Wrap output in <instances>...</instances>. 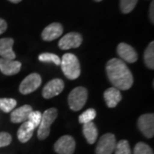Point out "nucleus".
Returning a JSON list of instances; mask_svg holds the SVG:
<instances>
[{
  "label": "nucleus",
  "instance_id": "1a4fd4ad",
  "mask_svg": "<svg viewBox=\"0 0 154 154\" xmlns=\"http://www.w3.org/2000/svg\"><path fill=\"white\" fill-rule=\"evenodd\" d=\"M64 88V82L61 79H53L50 81L43 88L42 95L45 99H51L55 96H57L63 92Z\"/></svg>",
  "mask_w": 154,
  "mask_h": 154
},
{
  "label": "nucleus",
  "instance_id": "f257e3e1",
  "mask_svg": "<svg viewBox=\"0 0 154 154\" xmlns=\"http://www.w3.org/2000/svg\"><path fill=\"white\" fill-rule=\"evenodd\" d=\"M106 73L114 88L118 90H128L132 87L134 78L124 61L112 58L106 64Z\"/></svg>",
  "mask_w": 154,
  "mask_h": 154
},
{
  "label": "nucleus",
  "instance_id": "aec40b11",
  "mask_svg": "<svg viewBox=\"0 0 154 154\" xmlns=\"http://www.w3.org/2000/svg\"><path fill=\"white\" fill-rule=\"evenodd\" d=\"M17 100L14 99H9V98L0 99V110H2L5 113L11 112L17 106Z\"/></svg>",
  "mask_w": 154,
  "mask_h": 154
},
{
  "label": "nucleus",
  "instance_id": "7c9ffc66",
  "mask_svg": "<svg viewBox=\"0 0 154 154\" xmlns=\"http://www.w3.org/2000/svg\"><path fill=\"white\" fill-rule=\"evenodd\" d=\"M94 1H96V2H100V1H102V0H94Z\"/></svg>",
  "mask_w": 154,
  "mask_h": 154
},
{
  "label": "nucleus",
  "instance_id": "f3484780",
  "mask_svg": "<svg viewBox=\"0 0 154 154\" xmlns=\"http://www.w3.org/2000/svg\"><path fill=\"white\" fill-rule=\"evenodd\" d=\"M34 128L33 125L28 122V121L22 122L21 127L19 128L18 131H17V137L18 140L22 142V143H26L33 136V131H34Z\"/></svg>",
  "mask_w": 154,
  "mask_h": 154
},
{
  "label": "nucleus",
  "instance_id": "dca6fc26",
  "mask_svg": "<svg viewBox=\"0 0 154 154\" xmlns=\"http://www.w3.org/2000/svg\"><path fill=\"white\" fill-rule=\"evenodd\" d=\"M105 103L108 107L114 108L119 104L122 99V94L120 90L116 88H110L106 89L104 93Z\"/></svg>",
  "mask_w": 154,
  "mask_h": 154
},
{
  "label": "nucleus",
  "instance_id": "a878e982",
  "mask_svg": "<svg viewBox=\"0 0 154 154\" xmlns=\"http://www.w3.org/2000/svg\"><path fill=\"white\" fill-rule=\"evenodd\" d=\"M134 154H153V151L147 144L139 142L134 146Z\"/></svg>",
  "mask_w": 154,
  "mask_h": 154
},
{
  "label": "nucleus",
  "instance_id": "393cba45",
  "mask_svg": "<svg viewBox=\"0 0 154 154\" xmlns=\"http://www.w3.org/2000/svg\"><path fill=\"white\" fill-rule=\"evenodd\" d=\"M41 116H42V114H41L40 111H38V110H33L28 116V122H30L33 125V128L36 129L38 127V125H39V123H40Z\"/></svg>",
  "mask_w": 154,
  "mask_h": 154
},
{
  "label": "nucleus",
  "instance_id": "0eeeda50",
  "mask_svg": "<svg viewBox=\"0 0 154 154\" xmlns=\"http://www.w3.org/2000/svg\"><path fill=\"white\" fill-rule=\"evenodd\" d=\"M138 128L146 138L154 135V115L152 113L143 114L138 119Z\"/></svg>",
  "mask_w": 154,
  "mask_h": 154
},
{
  "label": "nucleus",
  "instance_id": "6e6552de",
  "mask_svg": "<svg viewBox=\"0 0 154 154\" xmlns=\"http://www.w3.org/2000/svg\"><path fill=\"white\" fill-rule=\"evenodd\" d=\"M54 150L58 154H73L75 150V141L70 135H63L57 140Z\"/></svg>",
  "mask_w": 154,
  "mask_h": 154
},
{
  "label": "nucleus",
  "instance_id": "f8f14e48",
  "mask_svg": "<svg viewBox=\"0 0 154 154\" xmlns=\"http://www.w3.org/2000/svg\"><path fill=\"white\" fill-rule=\"evenodd\" d=\"M63 33V28L60 23L54 22L45 27L41 33V37L45 41H52L59 38Z\"/></svg>",
  "mask_w": 154,
  "mask_h": 154
},
{
  "label": "nucleus",
  "instance_id": "b1692460",
  "mask_svg": "<svg viewBox=\"0 0 154 154\" xmlns=\"http://www.w3.org/2000/svg\"><path fill=\"white\" fill-rule=\"evenodd\" d=\"M138 0H120V8L123 14L130 13L135 8Z\"/></svg>",
  "mask_w": 154,
  "mask_h": 154
},
{
  "label": "nucleus",
  "instance_id": "2eb2a0df",
  "mask_svg": "<svg viewBox=\"0 0 154 154\" xmlns=\"http://www.w3.org/2000/svg\"><path fill=\"white\" fill-rule=\"evenodd\" d=\"M14 45V39L11 38H3L0 39V56L2 58L14 60L16 58V53L13 51L12 47Z\"/></svg>",
  "mask_w": 154,
  "mask_h": 154
},
{
  "label": "nucleus",
  "instance_id": "20e7f679",
  "mask_svg": "<svg viewBox=\"0 0 154 154\" xmlns=\"http://www.w3.org/2000/svg\"><path fill=\"white\" fill-rule=\"evenodd\" d=\"M88 93L87 88L83 87H77L74 88L69 95V105L74 111L82 110L88 100Z\"/></svg>",
  "mask_w": 154,
  "mask_h": 154
},
{
  "label": "nucleus",
  "instance_id": "f03ea898",
  "mask_svg": "<svg viewBox=\"0 0 154 154\" xmlns=\"http://www.w3.org/2000/svg\"><path fill=\"white\" fill-rule=\"evenodd\" d=\"M61 68L69 80H75L81 75V64L79 59L73 53H66L61 60Z\"/></svg>",
  "mask_w": 154,
  "mask_h": 154
},
{
  "label": "nucleus",
  "instance_id": "5701e85b",
  "mask_svg": "<svg viewBox=\"0 0 154 154\" xmlns=\"http://www.w3.org/2000/svg\"><path fill=\"white\" fill-rule=\"evenodd\" d=\"M115 154H131L129 143L126 140H122L116 143L115 147Z\"/></svg>",
  "mask_w": 154,
  "mask_h": 154
},
{
  "label": "nucleus",
  "instance_id": "6ab92c4d",
  "mask_svg": "<svg viewBox=\"0 0 154 154\" xmlns=\"http://www.w3.org/2000/svg\"><path fill=\"white\" fill-rule=\"evenodd\" d=\"M144 62L150 69H154V42L152 41L144 52Z\"/></svg>",
  "mask_w": 154,
  "mask_h": 154
},
{
  "label": "nucleus",
  "instance_id": "9d476101",
  "mask_svg": "<svg viewBox=\"0 0 154 154\" xmlns=\"http://www.w3.org/2000/svg\"><path fill=\"white\" fill-rule=\"evenodd\" d=\"M82 43V36L79 33L72 32L67 33L63 37H62L58 46L62 50H69L71 48H77Z\"/></svg>",
  "mask_w": 154,
  "mask_h": 154
},
{
  "label": "nucleus",
  "instance_id": "c85d7f7f",
  "mask_svg": "<svg viewBox=\"0 0 154 154\" xmlns=\"http://www.w3.org/2000/svg\"><path fill=\"white\" fill-rule=\"evenodd\" d=\"M6 29H7V23L4 19L0 18V34L5 33Z\"/></svg>",
  "mask_w": 154,
  "mask_h": 154
},
{
  "label": "nucleus",
  "instance_id": "cd10ccee",
  "mask_svg": "<svg viewBox=\"0 0 154 154\" xmlns=\"http://www.w3.org/2000/svg\"><path fill=\"white\" fill-rule=\"evenodd\" d=\"M149 17L152 23H154V2L152 1L150 5V10H149Z\"/></svg>",
  "mask_w": 154,
  "mask_h": 154
},
{
  "label": "nucleus",
  "instance_id": "412c9836",
  "mask_svg": "<svg viewBox=\"0 0 154 154\" xmlns=\"http://www.w3.org/2000/svg\"><path fill=\"white\" fill-rule=\"evenodd\" d=\"M38 60L45 63H53L56 65H60L61 59L60 57L54 53H49V52H45L41 53L38 56Z\"/></svg>",
  "mask_w": 154,
  "mask_h": 154
},
{
  "label": "nucleus",
  "instance_id": "bb28decb",
  "mask_svg": "<svg viewBox=\"0 0 154 154\" xmlns=\"http://www.w3.org/2000/svg\"><path fill=\"white\" fill-rule=\"evenodd\" d=\"M12 137L9 133L0 132V147L7 146L11 143Z\"/></svg>",
  "mask_w": 154,
  "mask_h": 154
},
{
  "label": "nucleus",
  "instance_id": "9b49d317",
  "mask_svg": "<svg viewBox=\"0 0 154 154\" xmlns=\"http://www.w3.org/2000/svg\"><path fill=\"white\" fill-rule=\"evenodd\" d=\"M117 53L122 61L134 63L138 59L137 52L131 45L126 43H120L117 46Z\"/></svg>",
  "mask_w": 154,
  "mask_h": 154
},
{
  "label": "nucleus",
  "instance_id": "7ed1b4c3",
  "mask_svg": "<svg viewBox=\"0 0 154 154\" xmlns=\"http://www.w3.org/2000/svg\"><path fill=\"white\" fill-rule=\"evenodd\" d=\"M57 117V110L56 108H50L45 110L41 116V121L38 127V138L45 140L49 136L51 126Z\"/></svg>",
  "mask_w": 154,
  "mask_h": 154
},
{
  "label": "nucleus",
  "instance_id": "c756f323",
  "mask_svg": "<svg viewBox=\"0 0 154 154\" xmlns=\"http://www.w3.org/2000/svg\"><path fill=\"white\" fill-rule=\"evenodd\" d=\"M10 2H11V3H13V4H18V3H20L22 0H9Z\"/></svg>",
  "mask_w": 154,
  "mask_h": 154
},
{
  "label": "nucleus",
  "instance_id": "423d86ee",
  "mask_svg": "<svg viewBox=\"0 0 154 154\" xmlns=\"http://www.w3.org/2000/svg\"><path fill=\"white\" fill-rule=\"evenodd\" d=\"M41 82L42 81L40 75L37 73H32L21 82L19 87V91L21 94L24 95L31 94L39 88Z\"/></svg>",
  "mask_w": 154,
  "mask_h": 154
},
{
  "label": "nucleus",
  "instance_id": "39448f33",
  "mask_svg": "<svg viewBox=\"0 0 154 154\" xmlns=\"http://www.w3.org/2000/svg\"><path fill=\"white\" fill-rule=\"evenodd\" d=\"M116 137L113 134H105L99 139L97 147L95 150L96 154H112L115 151Z\"/></svg>",
  "mask_w": 154,
  "mask_h": 154
},
{
  "label": "nucleus",
  "instance_id": "4be33fe9",
  "mask_svg": "<svg viewBox=\"0 0 154 154\" xmlns=\"http://www.w3.org/2000/svg\"><path fill=\"white\" fill-rule=\"evenodd\" d=\"M96 110H94V108H89L86 111H84L82 115H80L79 116V122L84 124V123H87L89 122H93L94 118L96 117Z\"/></svg>",
  "mask_w": 154,
  "mask_h": 154
},
{
  "label": "nucleus",
  "instance_id": "a211bd4d",
  "mask_svg": "<svg viewBox=\"0 0 154 154\" xmlns=\"http://www.w3.org/2000/svg\"><path fill=\"white\" fill-rule=\"evenodd\" d=\"M82 132L88 143L91 145L95 143L98 138V129L93 122H89L83 124Z\"/></svg>",
  "mask_w": 154,
  "mask_h": 154
},
{
  "label": "nucleus",
  "instance_id": "ddd939ff",
  "mask_svg": "<svg viewBox=\"0 0 154 154\" xmlns=\"http://www.w3.org/2000/svg\"><path fill=\"white\" fill-rule=\"evenodd\" d=\"M22 63L19 61L0 58V71L5 75H13L20 71Z\"/></svg>",
  "mask_w": 154,
  "mask_h": 154
},
{
  "label": "nucleus",
  "instance_id": "4468645a",
  "mask_svg": "<svg viewBox=\"0 0 154 154\" xmlns=\"http://www.w3.org/2000/svg\"><path fill=\"white\" fill-rule=\"evenodd\" d=\"M33 111L32 106L28 105H22L21 107L12 110L11 115V120L14 123H21L28 121V116Z\"/></svg>",
  "mask_w": 154,
  "mask_h": 154
}]
</instances>
